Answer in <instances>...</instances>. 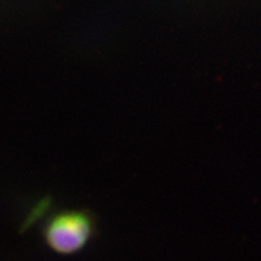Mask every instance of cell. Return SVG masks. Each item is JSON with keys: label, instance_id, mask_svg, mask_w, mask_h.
Returning a JSON list of instances; mask_svg holds the SVG:
<instances>
[{"label": "cell", "instance_id": "obj_1", "mask_svg": "<svg viewBox=\"0 0 261 261\" xmlns=\"http://www.w3.org/2000/svg\"><path fill=\"white\" fill-rule=\"evenodd\" d=\"M96 216L87 209H68L54 215L45 223L43 238L47 246L61 256L83 251L97 235Z\"/></svg>", "mask_w": 261, "mask_h": 261}]
</instances>
